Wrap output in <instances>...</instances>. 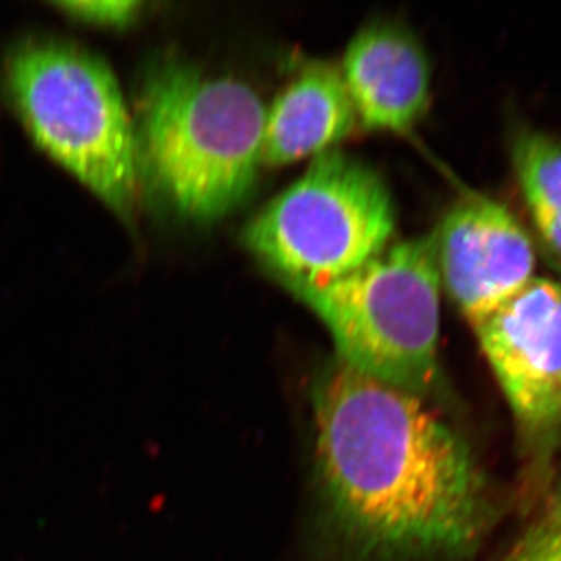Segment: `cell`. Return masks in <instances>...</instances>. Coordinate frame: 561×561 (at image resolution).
I'll return each mask as SVG.
<instances>
[{
    "mask_svg": "<svg viewBox=\"0 0 561 561\" xmlns=\"http://www.w3.org/2000/svg\"><path fill=\"white\" fill-rule=\"evenodd\" d=\"M324 504L360 556L408 561L474 549L489 523L470 445L427 398L335 360L312 387Z\"/></svg>",
    "mask_w": 561,
    "mask_h": 561,
    "instance_id": "obj_1",
    "label": "cell"
},
{
    "mask_svg": "<svg viewBox=\"0 0 561 561\" xmlns=\"http://www.w3.org/2000/svg\"><path fill=\"white\" fill-rule=\"evenodd\" d=\"M265 110L241 80L179 60L153 66L139 94V175L183 219H224L256 187Z\"/></svg>",
    "mask_w": 561,
    "mask_h": 561,
    "instance_id": "obj_2",
    "label": "cell"
},
{
    "mask_svg": "<svg viewBox=\"0 0 561 561\" xmlns=\"http://www.w3.org/2000/svg\"><path fill=\"white\" fill-rule=\"evenodd\" d=\"M334 341L337 359L427 398L440 381L442 280L434 236L393 243L327 283H284Z\"/></svg>",
    "mask_w": 561,
    "mask_h": 561,
    "instance_id": "obj_3",
    "label": "cell"
},
{
    "mask_svg": "<svg viewBox=\"0 0 561 561\" xmlns=\"http://www.w3.org/2000/svg\"><path fill=\"white\" fill-rule=\"evenodd\" d=\"M5 90L36 146L128 219L139 176L135 130L108 66L73 44L31 41L11 51Z\"/></svg>",
    "mask_w": 561,
    "mask_h": 561,
    "instance_id": "obj_4",
    "label": "cell"
},
{
    "mask_svg": "<svg viewBox=\"0 0 561 561\" xmlns=\"http://www.w3.org/2000/svg\"><path fill=\"white\" fill-rule=\"evenodd\" d=\"M397 209L371 165L332 149L250 220L243 241L284 283H327L389 247Z\"/></svg>",
    "mask_w": 561,
    "mask_h": 561,
    "instance_id": "obj_5",
    "label": "cell"
},
{
    "mask_svg": "<svg viewBox=\"0 0 561 561\" xmlns=\"http://www.w3.org/2000/svg\"><path fill=\"white\" fill-rule=\"evenodd\" d=\"M472 328L538 496L556 470L561 445V283L534 276Z\"/></svg>",
    "mask_w": 561,
    "mask_h": 561,
    "instance_id": "obj_6",
    "label": "cell"
},
{
    "mask_svg": "<svg viewBox=\"0 0 561 561\" xmlns=\"http://www.w3.org/2000/svg\"><path fill=\"white\" fill-rule=\"evenodd\" d=\"M432 236L442 286L471 324L535 276L529 232L504 203L486 195L460 198Z\"/></svg>",
    "mask_w": 561,
    "mask_h": 561,
    "instance_id": "obj_7",
    "label": "cell"
},
{
    "mask_svg": "<svg viewBox=\"0 0 561 561\" xmlns=\"http://www.w3.org/2000/svg\"><path fill=\"white\" fill-rule=\"evenodd\" d=\"M341 70L357 122L365 128L411 130L430 106V60L419 39L401 25H365L351 39Z\"/></svg>",
    "mask_w": 561,
    "mask_h": 561,
    "instance_id": "obj_8",
    "label": "cell"
},
{
    "mask_svg": "<svg viewBox=\"0 0 561 561\" xmlns=\"http://www.w3.org/2000/svg\"><path fill=\"white\" fill-rule=\"evenodd\" d=\"M356 125L341 68L308 61L265 110L262 164L278 168L335 149Z\"/></svg>",
    "mask_w": 561,
    "mask_h": 561,
    "instance_id": "obj_9",
    "label": "cell"
},
{
    "mask_svg": "<svg viewBox=\"0 0 561 561\" xmlns=\"http://www.w3.org/2000/svg\"><path fill=\"white\" fill-rule=\"evenodd\" d=\"M512 161L538 236L561 261V139L538 128H519Z\"/></svg>",
    "mask_w": 561,
    "mask_h": 561,
    "instance_id": "obj_10",
    "label": "cell"
},
{
    "mask_svg": "<svg viewBox=\"0 0 561 561\" xmlns=\"http://www.w3.org/2000/svg\"><path fill=\"white\" fill-rule=\"evenodd\" d=\"M493 561H561V465L537 496V508Z\"/></svg>",
    "mask_w": 561,
    "mask_h": 561,
    "instance_id": "obj_11",
    "label": "cell"
},
{
    "mask_svg": "<svg viewBox=\"0 0 561 561\" xmlns=\"http://www.w3.org/2000/svg\"><path fill=\"white\" fill-rule=\"evenodd\" d=\"M58 10L88 24L125 27L139 16L142 3L131 0H101V2H57Z\"/></svg>",
    "mask_w": 561,
    "mask_h": 561,
    "instance_id": "obj_12",
    "label": "cell"
}]
</instances>
